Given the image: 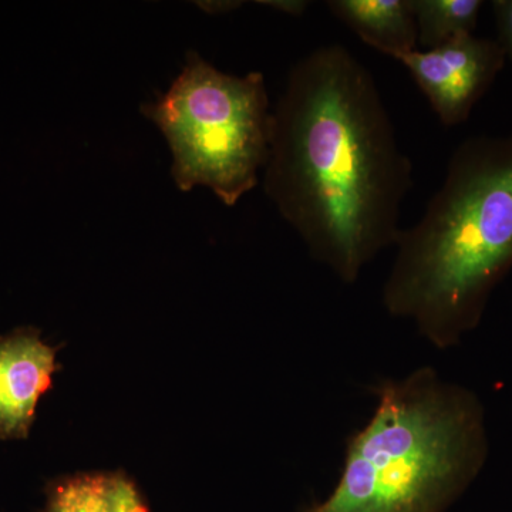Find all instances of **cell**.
<instances>
[{
    "instance_id": "9",
    "label": "cell",
    "mask_w": 512,
    "mask_h": 512,
    "mask_svg": "<svg viewBox=\"0 0 512 512\" xmlns=\"http://www.w3.org/2000/svg\"><path fill=\"white\" fill-rule=\"evenodd\" d=\"M417 26V45L436 49L463 35H474L483 0H409Z\"/></svg>"
},
{
    "instance_id": "5",
    "label": "cell",
    "mask_w": 512,
    "mask_h": 512,
    "mask_svg": "<svg viewBox=\"0 0 512 512\" xmlns=\"http://www.w3.org/2000/svg\"><path fill=\"white\" fill-rule=\"evenodd\" d=\"M396 60L412 74L446 127L470 119L507 62L497 40L476 35L456 37L436 49H419Z\"/></svg>"
},
{
    "instance_id": "7",
    "label": "cell",
    "mask_w": 512,
    "mask_h": 512,
    "mask_svg": "<svg viewBox=\"0 0 512 512\" xmlns=\"http://www.w3.org/2000/svg\"><path fill=\"white\" fill-rule=\"evenodd\" d=\"M42 512H151L146 495L124 470L53 478Z\"/></svg>"
},
{
    "instance_id": "8",
    "label": "cell",
    "mask_w": 512,
    "mask_h": 512,
    "mask_svg": "<svg viewBox=\"0 0 512 512\" xmlns=\"http://www.w3.org/2000/svg\"><path fill=\"white\" fill-rule=\"evenodd\" d=\"M329 12L363 43L396 60L419 50L409 0H328Z\"/></svg>"
},
{
    "instance_id": "2",
    "label": "cell",
    "mask_w": 512,
    "mask_h": 512,
    "mask_svg": "<svg viewBox=\"0 0 512 512\" xmlns=\"http://www.w3.org/2000/svg\"><path fill=\"white\" fill-rule=\"evenodd\" d=\"M394 247L384 308L436 348L457 346L512 269V134L464 140L423 217Z\"/></svg>"
},
{
    "instance_id": "11",
    "label": "cell",
    "mask_w": 512,
    "mask_h": 512,
    "mask_svg": "<svg viewBox=\"0 0 512 512\" xmlns=\"http://www.w3.org/2000/svg\"><path fill=\"white\" fill-rule=\"evenodd\" d=\"M261 5L271 6L276 10H281V12L288 13V15L292 16H302L303 13L306 12V9L309 8L311 3L305 2V0H282V2H259Z\"/></svg>"
},
{
    "instance_id": "10",
    "label": "cell",
    "mask_w": 512,
    "mask_h": 512,
    "mask_svg": "<svg viewBox=\"0 0 512 512\" xmlns=\"http://www.w3.org/2000/svg\"><path fill=\"white\" fill-rule=\"evenodd\" d=\"M495 25H497V42L503 49L505 59L512 63V0H494Z\"/></svg>"
},
{
    "instance_id": "1",
    "label": "cell",
    "mask_w": 512,
    "mask_h": 512,
    "mask_svg": "<svg viewBox=\"0 0 512 512\" xmlns=\"http://www.w3.org/2000/svg\"><path fill=\"white\" fill-rule=\"evenodd\" d=\"M412 188V160L367 67L338 43L302 57L274 111L265 191L309 254L355 284L396 244Z\"/></svg>"
},
{
    "instance_id": "3",
    "label": "cell",
    "mask_w": 512,
    "mask_h": 512,
    "mask_svg": "<svg viewBox=\"0 0 512 512\" xmlns=\"http://www.w3.org/2000/svg\"><path fill=\"white\" fill-rule=\"evenodd\" d=\"M376 394L338 484L306 512H444L480 476L490 443L476 393L421 367Z\"/></svg>"
},
{
    "instance_id": "4",
    "label": "cell",
    "mask_w": 512,
    "mask_h": 512,
    "mask_svg": "<svg viewBox=\"0 0 512 512\" xmlns=\"http://www.w3.org/2000/svg\"><path fill=\"white\" fill-rule=\"evenodd\" d=\"M141 111L167 138L181 191L202 185L234 207L258 185L274 131L264 74L232 76L190 52L170 90Z\"/></svg>"
},
{
    "instance_id": "6",
    "label": "cell",
    "mask_w": 512,
    "mask_h": 512,
    "mask_svg": "<svg viewBox=\"0 0 512 512\" xmlns=\"http://www.w3.org/2000/svg\"><path fill=\"white\" fill-rule=\"evenodd\" d=\"M56 356L32 326L0 336V440L28 439L37 404L52 389Z\"/></svg>"
}]
</instances>
